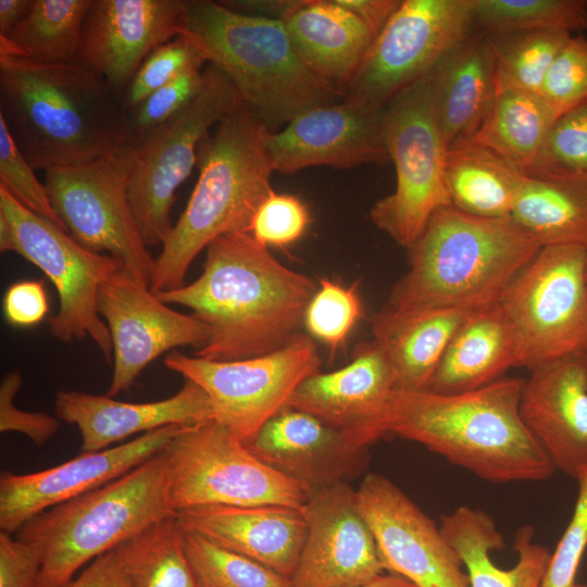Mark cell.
I'll list each match as a JSON object with an SVG mask.
<instances>
[{
  "instance_id": "1",
  "label": "cell",
  "mask_w": 587,
  "mask_h": 587,
  "mask_svg": "<svg viewBox=\"0 0 587 587\" xmlns=\"http://www.w3.org/2000/svg\"><path fill=\"white\" fill-rule=\"evenodd\" d=\"M316 288L249 233H234L208 246L196 280L155 295L166 304L191 309L208 326V341L192 355L237 361L274 352L300 334Z\"/></svg>"
},
{
  "instance_id": "2",
  "label": "cell",
  "mask_w": 587,
  "mask_h": 587,
  "mask_svg": "<svg viewBox=\"0 0 587 587\" xmlns=\"http://www.w3.org/2000/svg\"><path fill=\"white\" fill-rule=\"evenodd\" d=\"M0 117L34 170L84 164L127 146L120 98L76 61L0 52Z\"/></svg>"
},
{
  "instance_id": "3",
  "label": "cell",
  "mask_w": 587,
  "mask_h": 587,
  "mask_svg": "<svg viewBox=\"0 0 587 587\" xmlns=\"http://www.w3.org/2000/svg\"><path fill=\"white\" fill-rule=\"evenodd\" d=\"M524 379L501 377L473 390H394L385 433L417 442L491 483L539 482L555 471L522 420Z\"/></svg>"
},
{
  "instance_id": "4",
  "label": "cell",
  "mask_w": 587,
  "mask_h": 587,
  "mask_svg": "<svg viewBox=\"0 0 587 587\" xmlns=\"http://www.w3.org/2000/svg\"><path fill=\"white\" fill-rule=\"evenodd\" d=\"M541 246L512 216L438 210L408 249L409 270L385 307L475 311L495 304Z\"/></svg>"
},
{
  "instance_id": "5",
  "label": "cell",
  "mask_w": 587,
  "mask_h": 587,
  "mask_svg": "<svg viewBox=\"0 0 587 587\" xmlns=\"http://www.w3.org/2000/svg\"><path fill=\"white\" fill-rule=\"evenodd\" d=\"M180 35L235 86L270 133L302 111L345 99L313 73L279 18L243 13L223 1L185 0Z\"/></svg>"
},
{
  "instance_id": "6",
  "label": "cell",
  "mask_w": 587,
  "mask_h": 587,
  "mask_svg": "<svg viewBox=\"0 0 587 587\" xmlns=\"http://www.w3.org/2000/svg\"><path fill=\"white\" fill-rule=\"evenodd\" d=\"M267 132L241 102L200 142L199 177L154 260L152 292L183 286L195 258L218 237L248 233L259 205L273 191Z\"/></svg>"
},
{
  "instance_id": "7",
  "label": "cell",
  "mask_w": 587,
  "mask_h": 587,
  "mask_svg": "<svg viewBox=\"0 0 587 587\" xmlns=\"http://www.w3.org/2000/svg\"><path fill=\"white\" fill-rule=\"evenodd\" d=\"M173 514L164 449L118 478L43 511L15 534L40 551V587H64L82 567Z\"/></svg>"
},
{
  "instance_id": "8",
  "label": "cell",
  "mask_w": 587,
  "mask_h": 587,
  "mask_svg": "<svg viewBox=\"0 0 587 587\" xmlns=\"http://www.w3.org/2000/svg\"><path fill=\"white\" fill-rule=\"evenodd\" d=\"M240 103L227 76L205 64L198 93L167 122L127 145V193L148 248L163 245L174 226L176 190L197 165L200 142Z\"/></svg>"
},
{
  "instance_id": "9",
  "label": "cell",
  "mask_w": 587,
  "mask_h": 587,
  "mask_svg": "<svg viewBox=\"0 0 587 587\" xmlns=\"http://www.w3.org/2000/svg\"><path fill=\"white\" fill-rule=\"evenodd\" d=\"M0 251L14 252L36 265L53 284L59 311L50 334L70 342L89 337L104 358H113L112 339L98 312L102 283L123 264L107 253L90 251L66 230L28 210L0 186Z\"/></svg>"
},
{
  "instance_id": "10",
  "label": "cell",
  "mask_w": 587,
  "mask_h": 587,
  "mask_svg": "<svg viewBox=\"0 0 587 587\" xmlns=\"http://www.w3.org/2000/svg\"><path fill=\"white\" fill-rule=\"evenodd\" d=\"M519 366L587 353V249L541 247L498 300Z\"/></svg>"
},
{
  "instance_id": "11",
  "label": "cell",
  "mask_w": 587,
  "mask_h": 587,
  "mask_svg": "<svg viewBox=\"0 0 587 587\" xmlns=\"http://www.w3.org/2000/svg\"><path fill=\"white\" fill-rule=\"evenodd\" d=\"M172 510L276 504L303 510L309 491L214 420L184 427L165 448Z\"/></svg>"
},
{
  "instance_id": "12",
  "label": "cell",
  "mask_w": 587,
  "mask_h": 587,
  "mask_svg": "<svg viewBox=\"0 0 587 587\" xmlns=\"http://www.w3.org/2000/svg\"><path fill=\"white\" fill-rule=\"evenodd\" d=\"M385 142L395 165V190L372 207L374 225L410 249L432 216L451 205L445 180V146L427 76L397 95L384 114Z\"/></svg>"
},
{
  "instance_id": "13",
  "label": "cell",
  "mask_w": 587,
  "mask_h": 587,
  "mask_svg": "<svg viewBox=\"0 0 587 587\" xmlns=\"http://www.w3.org/2000/svg\"><path fill=\"white\" fill-rule=\"evenodd\" d=\"M164 364L201 387L214 421L247 445L288 407L299 385L320 372L322 359L314 339L300 333L285 347L259 357L212 361L174 351Z\"/></svg>"
},
{
  "instance_id": "14",
  "label": "cell",
  "mask_w": 587,
  "mask_h": 587,
  "mask_svg": "<svg viewBox=\"0 0 587 587\" xmlns=\"http://www.w3.org/2000/svg\"><path fill=\"white\" fill-rule=\"evenodd\" d=\"M129 150L84 164L45 171L51 204L70 235L86 249L115 258L123 272L150 286L154 258L127 193Z\"/></svg>"
},
{
  "instance_id": "15",
  "label": "cell",
  "mask_w": 587,
  "mask_h": 587,
  "mask_svg": "<svg viewBox=\"0 0 587 587\" xmlns=\"http://www.w3.org/2000/svg\"><path fill=\"white\" fill-rule=\"evenodd\" d=\"M473 32L472 0H402L344 89L345 99L384 109Z\"/></svg>"
},
{
  "instance_id": "16",
  "label": "cell",
  "mask_w": 587,
  "mask_h": 587,
  "mask_svg": "<svg viewBox=\"0 0 587 587\" xmlns=\"http://www.w3.org/2000/svg\"><path fill=\"white\" fill-rule=\"evenodd\" d=\"M355 497L385 571L416 587H470L462 560L440 527L389 478L367 474Z\"/></svg>"
},
{
  "instance_id": "17",
  "label": "cell",
  "mask_w": 587,
  "mask_h": 587,
  "mask_svg": "<svg viewBox=\"0 0 587 587\" xmlns=\"http://www.w3.org/2000/svg\"><path fill=\"white\" fill-rule=\"evenodd\" d=\"M98 312L109 328L113 374L107 395L128 390L141 371L177 347H202L210 332L205 324L161 301L150 287L122 270L100 286Z\"/></svg>"
},
{
  "instance_id": "18",
  "label": "cell",
  "mask_w": 587,
  "mask_h": 587,
  "mask_svg": "<svg viewBox=\"0 0 587 587\" xmlns=\"http://www.w3.org/2000/svg\"><path fill=\"white\" fill-rule=\"evenodd\" d=\"M302 512L307 535L292 587H361L384 574L376 540L348 483L310 491Z\"/></svg>"
},
{
  "instance_id": "19",
  "label": "cell",
  "mask_w": 587,
  "mask_h": 587,
  "mask_svg": "<svg viewBox=\"0 0 587 587\" xmlns=\"http://www.w3.org/2000/svg\"><path fill=\"white\" fill-rule=\"evenodd\" d=\"M384 109L348 99L316 105L265 136L273 172L294 174L311 166L351 168L390 162L385 142Z\"/></svg>"
},
{
  "instance_id": "20",
  "label": "cell",
  "mask_w": 587,
  "mask_h": 587,
  "mask_svg": "<svg viewBox=\"0 0 587 587\" xmlns=\"http://www.w3.org/2000/svg\"><path fill=\"white\" fill-rule=\"evenodd\" d=\"M186 426L170 425L114 447L82 452L57 466L0 475V530L16 533L43 511L95 490L164 450Z\"/></svg>"
},
{
  "instance_id": "21",
  "label": "cell",
  "mask_w": 587,
  "mask_h": 587,
  "mask_svg": "<svg viewBox=\"0 0 587 587\" xmlns=\"http://www.w3.org/2000/svg\"><path fill=\"white\" fill-rule=\"evenodd\" d=\"M185 0H91L76 62L122 98L145 59L180 35Z\"/></svg>"
},
{
  "instance_id": "22",
  "label": "cell",
  "mask_w": 587,
  "mask_h": 587,
  "mask_svg": "<svg viewBox=\"0 0 587 587\" xmlns=\"http://www.w3.org/2000/svg\"><path fill=\"white\" fill-rule=\"evenodd\" d=\"M395 390L394 370L374 341L359 344L351 361L304 379L288 407L309 413L369 447L386 435L385 415Z\"/></svg>"
},
{
  "instance_id": "23",
  "label": "cell",
  "mask_w": 587,
  "mask_h": 587,
  "mask_svg": "<svg viewBox=\"0 0 587 587\" xmlns=\"http://www.w3.org/2000/svg\"><path fill=\"white\" fill-rule=\"evenodd\" d=\"M529 372L520 400L522 420L554 469L577 480L587 471V353Z\"/></svg>"
},
{
  "instance_id": "24",
  "label": "cell",
  "mask_w": 587,
  "mask_h": 587,
  "mask_svg": "<svg viewBox=\"0 0 587 587\" xmlns=\"http://www.w3.org/2000/svg\"><path fill=\"white\" fill-rule=\"evenodd\" d=\"M262 462L309 492L359 476L369 447L320 419L292 408L272 417L247 444Z\"/></svg>"
},
{
  "instance_id": "25",
  "label": "cell",
  "mask_w": 587,
  "mask_h": 587,
  "mask_svg": "<svg viewBox=\"0 0 587 587\" xmlns=\"http://www.w3.org/2000/svg\"><path fill=\"white\" fill-rule=\"evenodd\" d=\"M54 411L61 421L78 428L83 452L104 450L132 435L170 425L191 426L214 420L208 395L187 379L172 397L142 403L62 389L55 395Z\"/></svg>"
},
{
  "instance_id": "26",
  "label": "cell",
  "mask_w": 587,
  "mask_h": 587,
  "mask_svg": "<svg viewBox=\"0 0 587 587\" xmlns=\"http://www.w3.org/2000/svg\"><path fill=\"white\" fill-rule=\"evenodd\" d=\"M185 533L199 535L291 579L307 524L302 510L276 505H202L176 513Z\"/></svg>"
},
{
  "instance_id": "27",
  "label": "cell",
  "mask_w": 587,
  "mask_h": 587,
  "mask_svg": "<svg viewBox=\"0 0 587 587\" xmlns=\"http://www.w3.org/2000/svg\"><path fill=\"white\" fill-rule=\"evenodd\" d=\"M278 18L307 66L342 92L376 39V34L338 0L285 2Z\"/></svg>"
},
{
  "instance_id": "28",
  "label": "cell",
  "mask_w": 587,
  "mask_h": 587,
  "mask_svg": "<svg viewBox=\"0 0 587 587\" xmlns=\"http://www.w3.org/2000/svg\"><path fill=\"white\" fill-rule=\"evenodd\" d=\"M436 120L448 149L471 140L496 97L489 39L471 33L448 51L427 75Z\"/></svg>"
},
{
  "instance_id": "29",
  "label": "cell",
  "mask_w": 587,
  "mask_h": 587,
  "mask_svg": "<svg viewBox=\"0 0 587 587\" xmlns=\"http://www.w3.org/2000/svg\"><path fill=\"white\" fill-rule=\"evenodd\" d=\"M440 529L462 560L470 587H540L551 552L534 541L532 526L516 530L517 562L509 570L491 560V551L504 548V538L487 512L461 505L441 516Z\"/></svg>"
},
{
  "instance_id": "30",
  "label": "cell",
  "mask_w": 587,
  "mask_h": 587,
  "mask_svg": "<svg viewBox=\"0 0 587 587\" xmlns=\"http://www.w3.org/2000/svg\"><path fill=\"white\" fill-rule=\"evenodd\" d=\"M473 311L396 310L384 307L371 317L374 341L395 374V390H427L457 329Z\"/></svg>"
},
{
  "instance_id": "31",
  "label": "cell",
  "mask_w": 587,
  "mask_h": 587,
  "mask_svg": "<svg viewBox=\"0 0 587 587\" xmlns=\"http://www.w3.org/2000/svg\"><path fill=\"white\" fill-rule=\"evenodd\" d=\"M511 216L541 247L587 249V173L550 163L524 173Z\"/></svg>"
},
{
  "instance_id": "32",
  "label": "cell",
  "mask_w": 587,
  "mask_h": 587,
  "mask_svg": "<svg viewBox=\"0 0 587 587\" xmlns=\"http://www.w3.org/2000/svg\"><path fill=\"white\" fill-rule=\"evenodd\" d=\"M514 366H519L515 339L497 302L471 312L460 325L427 390H473L501 378Z\"/></svg>"
},
{
  "instance_id": "33",
  "label": "cell",
  "mask_w": 587,
  "mask_h": 587,
  "mask_svg": "<svg viewBox=\"0 0 587 587\" xmlns=\"http://www.w3.org/2000/svg\"><path fill=\"white\" fill-rule=\"evenodd\" d=\"M555 121L539 93L499 90L471 140L528 173L549 163L548 147Z\"/></svg>"
},
{
  "instance_id": "34",
  "label": "cell",
  "mask_w": 587,
  "mask_h": 587,
  "mask_svg": "<svg viewBox=\"0 0 587 587\" xmlns=\"http://www.w3.org/2000/svg\"><path fill=\"white\" fill-rule=\"evenodd\" d=\"M445 180L451 204L483 217L511 216L524 172L472 140L447 150Z\"/></svg>"
},
{
  "instance_id": "35",
  "label": "cell",
  "mask_w": 587,
  "mask_h": 587,
  "mask_svg": "<svg viewBox=\"0 0 587 587\" xmlns=\"http://www.w3.org/2000/svg\"><path fill=\"white\" fill-rule=\"evenodd\" d=\"M91 0H33L22 21L3 37L0 52L43 63L76 61Z\"/></svg>"
},
{
  "instance_id": "36",
  "label": "cell",
  "mask_w": 587,
  "mask_h": 587,
  "mask_svg": "<svg viewBox=\"0 0 587 587\" xmlns=\"http://www.w3.org/2000/svg\"><path fill=\"white\" fill-rule=\"evenodd\" d=\"M114 551L130 587H198L176 514L151 524Z\"/></svg>"
},
{
  "instance_id": "37",
  "label": "cell",
  "mask_w": 587,
  "mask_h": 587,
  "mask_svg": "<svg viewBox=\"0 0 587 587\" xmlns=\"http://www.w3.org/2000/svg\"><path fill=\"white\" fill-rule=\"evenodd\" d=\"M571 36L561 29L487 36L495 64L496 92L512 89L540 95L553 61Z\"/></svg>"
},
{
  "instance_id": "38",
  "label": "cell",
  "mask_w": 587,
  "mask_h": 587,
  "mask_svg": "<svg viewBox=\"0 0 587 587\" xmlns=\"http://www.w3.org/2000/svg\"><path fill=\"white\" fill-rule=\"evenodd\" d=\"M475 32L497 36L534 29H587L586 0H472Z\"/></svg>"
},
{
  "instance_id": "39",
  "label": "cell",
  "mask_w": 587,
  "mask_h": 587,
  "mask_svg": "<svg viewBox=\"0 0 587 587\" xmlns=\"http://www.w3.org/2000/svg\"><path fill=\"white\" fill-rule=\"evenodd\" d=\"M185 549L198 587H292L273 570L199 535L185 533Z\"/></svg>"
},
{
  "instance_id": "40",
  "label": "cell",
  "mask_w": 587,
  "mask_h": 587,
  "mask_svg": "<svg viewBox=\"0 0 587 587\" xmlns=\"http://www.w3.org/2000/svg\"><path fill=\"white\" fill-rule=\"evenodd\" d=\"M363 315L357 284L346 286L322 277L304 313L303 325L309 336L333 352L344 347Z\"/></svg>"
},
{
  "instance_id": "41",
  "label": "cell",
  "mask_w": 587,
  "mask_h": 587,
  "mask_svg": "<svg viewBox=\"0 0 587 587\" xmlns=\"http://www.w3.org/2000/svg\"><path fill=\"white\" fill-rule=\"evenodd\" d=\"M203 65H191L135 108L124 112L127 145L167 122L198 93L203 83Z\"/></svg>"
},
{
  "instance_id": "42",
  "label": "cell",
  "mask_w": 587,
  "mask_h": 587,
  "mask_svg": "<svg viewBox=\"0 0 587 587\" xmlns=\"http://www.w3.org/2000/svg\"><path fill=\"white\" fill-rule=\"evenodd\" d=\"M540 96L558 120L587 104V38L571 36L553 61Z\"/></svg>"
},
{
  "instance_id": "43",
  "label": "cell",
  "mask_w": 587,
  "mask_h": 587,
  "mask_svg": "<svg viewBox=\"0 0 587 587\" xmlns=\"http://www.w3.org/2000/svg\"><path fill=\"white\" fill-rule=\"evenodd\" d=\"M199 63L207 64L182 35L159 46L145 59L125 89L121 98L123 111L132 110L157 89Z\"/></svg>"
},
{
  "instance_id": "44",
  "label": "cell",
  "mask_w": 587,
  "mask_h": 587,
  "mask_svg": "<svg viewBox=\"0 0 587 587\" xmlns=\"http://www.w3.org/2000/svg\"><path fill=\"white\" fill-rule=\"evenodd\" d=\"M0 186L28 210L67 232L51 204L45 185L37 179L35 170L16 147L2 117H0Z\"/></svg>"
},
{
  "instance_id": "45",
  "label": "cell",
  "mask_w": 587,
  "mask_h": 587,
  "mask_svg": "<svg viewBox=\"0 0 587 587\" xmlns=\"http://www.w3.org/2000/svg\"><path fill=\"white\" fill-rule=\"evenodd\" d=\"M310 221L308 207L298 197L273 190L255 211L248 233L266 248H285L303 236Z\"/></svg>"
},
{
  "instance_id": "46",
  "label": "cell",
  "mask_w": 587,
  "mask_h": 587,
  "mask_svg": "<svg viewBox=\"0 0 587 587\" xmlns=\"http://www.w3.org/2000/svg\"><path fill=\"white\" fill-rule=\"evenodd\" d=\"M578 494L571 520L549 561L540 587H576L587 549V471L577 479Z\"/></svg>"
},
{
  "instance_id": "47",
  "label": "cell",
  "mask_w": 587,
  "mask_h": 587,
  "mask_svg": "<svg viewBox=\"0 0 587 587\" xmlns=\"http://www.w3.org/2000/svg\"><path fill=\"white\" fill-rule=\"evenodd\" d=\"M23 384L22 374L9 372L0 385V432H15L28 437L35 445L42 446L60 429L61 420L43 412L18 409L14 399Z\"/></svg>"
},
{
  "instance_id": "48",
  "label": "cell",
  "mask_w": 587,
  "mask_h": 587,
  "mask_svg": "<svg viewBox=\"0 0 587 587\" xmlns=\"http://www.w3.org/2000/svg\"><path fill=\"white\" fill-rule=\"evenodd\" d=\"M548 159L550 164L587 173V104L555 121Z\"/></svg>"
},
{
  "instance_id": "49",
  "label": "cell",
  "mask_w": 587,
  "mask_h": 587,
  "mask_svg": "<svg viewBox=\"0 0 587 587\" xmlns=\"http://www.w3.org/2000/svg\"><path fill=\"white\" fill-rule=\"evenodd\" d=\"M12 535L0 530V587H40V551Z\"/></svg>"
},
{
  "instance_id": "50",
  "label": "cell",
  "mask_w": 587,
  "mask_h": 587,
  "mask_svg": "<svg viewBox=\"0 0 587 587\" xmlns=\"http://www.w3.org/2000/svg\"><path fill=\"white\" fill-rule=\"evenodd\" d=\"M49 311V301L39 280H20L12 284L3 297L5 321L15 327H30L40 323Z\"/></svg>"
},
{
  "instance_id": "51",
  "label": "cell",
  "mask_w": 587,
  "mask_h": 587,
  "mask_svg": "<svg viewBox=\"0 0 587 587\" xmlns=\"http://www.w3.org/2000/svg\"><path fill=\"white\" fill-rule=\"evenodd\" d=\"M64 587H130L113 550L98 557Z\"/></svg>"
},
{
  "instance_id": "52",
  "label": "cell",
  "mask_w": 587,
  "mask_h": 587,
  "mask_svg": "<svg viewBox=\"0 0 587 587\" xmlns=\"http://www.w3.org/2000/svg\"><path fill=\"white\" fill-rule=\"evenodd\" d=\"M338 2L360 17L377 37L399 9L402 0H338Z\"/></svg>"
},
{
  "instance_id": "53",
  "label": "cell",
  "mask_w": 587,
  "mask_h": 587,
  "mask_svg": "<svg viewBox=\"0 0 587 587\" xmlns=\"http://www.w3.org/2000/svg\"><path fill=\"white\" fill-rule=\"evenodd\" d=\"M33 0H0V36H8L32 8Z\"/></svg>"
},
{
  "instance_id": "54",
  "label": "cell",
  "mask_w": 587,
  "mask_h": 587,
  "mask_svg": "<svg viewBox=\"0 0 587 587\" xmlns=\"http://www.w3.org/2000/svg\"><path fill=\"white\" fill-rule=\"evenodd\" d=\"M361 587H416V586L399 575L382 574Z\"/></svg>"
},
{
  "instance_id": "55",
  "label": "cell",
  "mask_w": 587,
  "mask_h": 587,
  "mask_svg": "<svg viewBox=\"0 0 587 587\" xmlns=\"http://www.w3.org/2000/svg\"><path fill=\"white\" fill-rule=\"evenodd\" d=\"M576 587H587V585H583V584H577Z\"/></svg>"
}]
</instances>
